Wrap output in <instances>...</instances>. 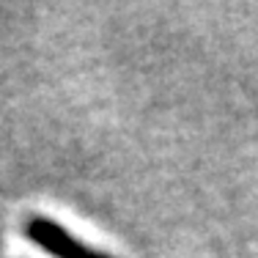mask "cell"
Masks as SVG:
<instances>
[{
    "mask_svg": "<svg viewBox=\"0 0 258 258\" xmlns=\"http://www.w3.org/2000/svg\"><path fill=\"white\" fill-rule=\"evenodd\" d=\"M25 236L52 258H113L107 253L88 247L72 231H66L60 223H55L50 217H41V214H30L25 220Z\"/></svg>",
    "mask_w": 258,
    "mask_h": 258,
    "instance_id": "6da1fadb",
    "label": "cell"
}]
</instances>
